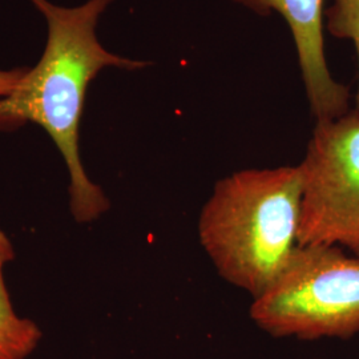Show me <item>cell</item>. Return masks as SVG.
Wrapping results in <instances>:
<instances>
[{"mask_svg":"<svg viewBox=\"0 0 359 359\" xmlns=\"http://www.w3.org/2000/svg\"><path fill=\"white\" fill-rule=\"evenodd\" d=\"M26 68H18L13 71H1L0 69V97L8 95L13 87L18 84L20 77L25 75Z\"/></svg>","mask_w":359,"mask_h":359,"instance_id":"cell-8","label":"cell"},{"mask_svg":"<svg viewBox=\"0 0 359 359\" xmlns=\"http://www.w3.org/2000/svg\"><path fill=\"white\" fill-rule=\"evenodd\" d=\"M48 25V40L38 65L25 72L0 97V129L35 123L50 135L69 172L71 212L90 222L109 208L103 189L90 181L79 154V128L90 81L107 67L139 69L147 62L111 53L96 36L100 15L112 0H88L67 8L48 0H31Z\"/></svg>","mask_w":359,"mask_h":359,"instance_id":"cell-1","label":"cell"},{"mask_svg":"<svg viewBox=\"0 0 359 359\" xmlns=\"http://www.w3.org/2000/svg\"><path fill=\"white\" fill-rule=\"evenodd\" d=\"M325 16L327 31L335 38L353 40L359 59V0H334ZM355 104L359 111V86Z\"/></svg>","mask_w":359,"mask_h":359,"instance_id":"cell-7","label":"cell"},{"mask_svg":"<svg viewBox=\"0 0 359 359\" xmlns=\"http://www.w3.org/2000/svg\"><path fill=\"white\" fill-rule=\"evenodd\" d=\"M13 258V248L0 229V359H26L38 346L41 332L31 320L20 318L13 308L4 283V266Z\"/></svg>","mask_w":359,"mask_h":359,"instance_id":"cell-6","label":"cell"},{"mask_svg":"<svg viewBox=\"0 0 359 359\" xmlns=\"http://www.w3.org/2000/svg\"><path fill=\"white\" fill-rule=\"evenodd\" d=\"M302 179L301 246H337L359 257V111L317 121Z\"/></svg>","mask_w":359,"mask_h":359,"instance_id":"cell-4","label":"cell"},{"mask_svg":"<svg viewBox=\"0 0 359 359\" xmlns=\"http://www.w3.org/2000/svg\"><path fill=\"white\" fill-rule=\"evenodd\" d=\"M299 168L244 169L217 181L198 217V238L219 277L256 298L298 244Z\"/></svg>","mask_w":359,"mask_h":359,"instance_id":"cell-2","label":"cell"},{"mask_svg":"<svg viewBox=\"0 0 359 359\" xmlns=\"http://www.w3.org/2000/svg\"><path fill=\"white\" fill-rule=\"evenodd\" d=\"M250 317L274 337L317 339L359 333V257L337 246H298Z\"/></svg>","mask_w":359,"mask_h":359,"instance_id":"cell-3","label":"cell"},{"mask_svg":"<svg viewBox=\"0 0 359 359\" xmlns=\"http://www.w3.org/2000/svg\"><path fill=\"white\" fill-rule=\"evenodd\" d=\"M268 15L278 13L290 27L311 114L317 121L334 120L348 112L347 87L334 80L325 57L323 0H233Z\"/></svg>","mask_w":359,"mask_h":359,"instance_id":"cell-5","label":"cell"}]
</instances>
